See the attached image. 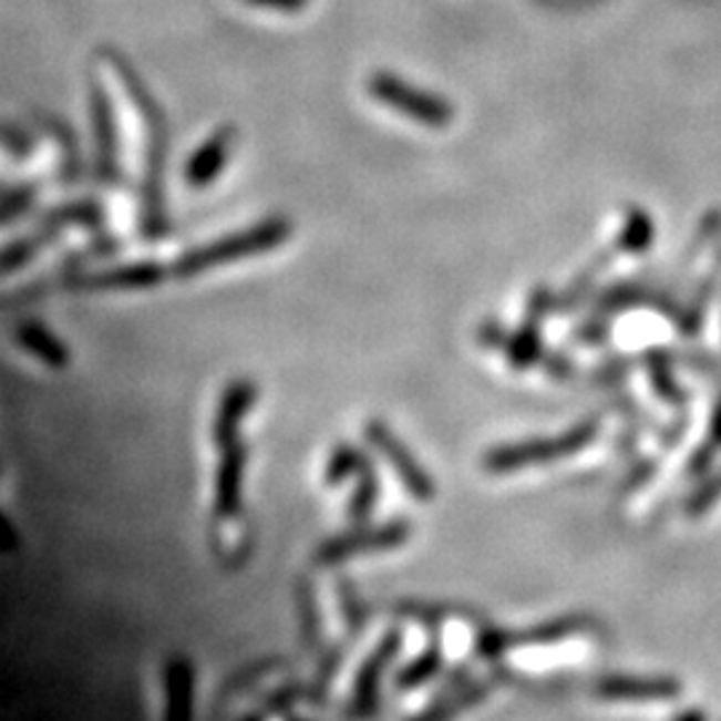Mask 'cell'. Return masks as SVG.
I'll return each mask as SVG.
<instances>
[{"label":"cell","mask_w":721,"mask_h":721,"mask_svg":"<svg viewBox=\"0 0 721 721\" xmlns=\"http://www.w3.org/2000/svg\"><path fill=\"white\" fill-rule=\"evenodd\" d=\"M102 62L113 70L119 78L121 89L126 91L128 102H132L142 121V174H140V236L147 244L164 240L168 236V214H166V161L168 145H172V128H168L166 110L147 86L145 78L134 68V62L123 54L115 45H102L100 49Z\"/></svg>","instance_id":"1"},{"label":"cell","mask_w":721,"mask_h":721,"mask_svg":"<svg viewBox=\"0 0 721 721\" xmlns=\"http://www.w3.org/2000/svg\"><path fill=\"white\" fill-rule=\"evenodd\" d=\"M291 233H295L291 219L284 217V214H272V217L259 219V223L246 227V230L227 233V236L214 238L209 244H200L182 251V255L168 265V272H172V278H177V281L198 278L204 276V272L219 268V265L276 251L278 246H284L286 240L291 238Z\"/></svg>","instance_id":"2"},{"label":"cell","mask_w":721,"mask_h":721,"mask_svg":"<svg viewBox=\"0 0 721 721\" xmlns=\"http://www.w3.org/2000/svg\"><path fill=\"white\" fill-rule=\"evenodd\" d=\"M599 433L601 422L596 418H588L567 428L564 433H558V436L495 444L481 454V471L490 473V476H505V473L526 471V467L558 463V460H567L586 452L588 446L599 439Z\"/></svg>","instance_id":"3"},{"label":"cell","mask_w":721,"mask_h":721,"mask_svg":"<svg viewBox=\"0 0 721 721\" xmlns=\"http://www.w3.org/2000/svg\"><path fill=\"white\" fill-rule=\"evenodd\" d=\"M590 628H594V620H590L588 615H562L554 617V620L524 628V631H505V628L481 626L476 639H473V655H476V660L495 666L511 649L550 647L558 645V641H567L577 634H586Z\"/></svg>","instance_id":"4"},{"label":"cell","mask_w":721,"mask_h":721,"mask_svg":"<svg viewBox=\"0 0 721 721\" xmlns=\"http://www.w3.org/2000/svg\"><path fill=\"white\" fill-rule=\"evenodd\" d=\"M367 89L372 94L374 102L395 110V113L406 115L409 121L420 123L428 128H446L454 121V105L450 100L428 91L414 83L404 81L401 75L391 73V70H374L367 78Z\"/></svg>","instance_id":"5"},{"label":"cell","mask_w":721,"mask_h":721,"mask_svg":"<svg viewBox=\"0 0 721 721\" xmlns=\"http://www.w3.org/2000/svg\"><path fill=\"white\" fill-rule=\"evenodd\" d=\"M412 518L393 516L380 524H353L348 532L329 537L313 550L316 567H337V564L350 562L356 556L385 554L412 540Z\"/></svg>","instance_id":"6"},{"label":"cell","mask_w":721,"mask_h":721,"mask_svg":"<svg viewBox=\"0 0 721 721\" xmlns=\"http://www.w3.org/2000/svg\"><path fill=\"white\" fill-rule=\"evenodd\" d=\"M363 441L369 444V450L385 460L409 497L418 499V503H433L436 499V481L385 420L369 418L363 422Z\"/></svg>","instance_id":"7"},{"label":"cell","mask_w":721,"mask_h":721,"mask_svg":"<svg viewBox=\"0 0 721 721\" xmlns=\"http://www.w3.org/2000/svg\"><path fill=\"white\" fill-rule=\"evenodd\" d=\"M89 113L91 132H94V179L100 187L119 190L123 185L119 121H115L113 96L100 78L89 81Z\"/></svg>","instance_id":"8"},{"label":"cell","mask_w":721,"mask_h":721,"mask_svg":"<svg viewBox=\"0 0 721 721\" xmlns=\"http://www.w3.org/2000/svg\"><path fill=\"white\" fill-rule=\"evenodd\" d=\"M404 649V631L391 628L380 636V641L369 649L367 658L361 660L359 671H356L353 687H350V700L346 708L348 721H372L377 708H380L382 679H385L388 668L393 666L395 658Z\"/></svg>","instance_id":"9"},{"label":"cell","mask_w":721,"mask_h":721,"mask_svg":"<svg viewBox=\"0 0 721 721\" xmlns=\"http://www.w3.org/2000/svg\"><path fill=\"white\" fill-rule=\"evenodd\" d=\"M550 308H554V297L548 286H535L526 300L522 323L511 331L505 346V361L513 372H526L543 359V323Z\"/></svg>","instance_id":"10"},{"label":"cell","mask_w":721,"mask_h":721,"mask_svg":"<svg viewBox=\"0 0 721 721\" xmlns=\"http://www.w3.org/2000/svg\"><path fill=\"white\" fill-rule=\"evenodd\" d=\"M505 673L508 671H505L499 662H495L486 677L471 679L467 684L454 687L450 692H436L431 703L414 713V717H409L406 721H454L457 717H463L465 711H471V708L484 703V700L503 684Z\"/></svg>","instance_id":"11"},{"label":"cell","mask_w":721,"mask_h":721,"mask_svg":"<svg viewBox=\"0 0 721 721\" xmlns=\"http://www.w3.org/2000/svg\"><path fill=\"white\" fill-rule=\"evenodd\" d=\"M594 694L607 703H668L681 694V681L673 677H626L612 673L594 684Z\"/></svg>","instance_id":"12"},{"label":"cell","mask_w":721,"mask_h":721,"mask_svg":"<svg viewBox=\"0 0 721 721\" xmlns=\"http://www.w3.org/2000/svg\"><path fill=\"white\" fill-rule=\"evenodd\" d=\"M246 463H249V450L244 441L219 450V463L214 471V513L219 522L238 518L244 511Z\"/></svg>","instance_id":"13"},{"label":"cell","mask_w":721,"mask_h":721,"mask_svg":"<svg viewBox=\"0 0 721 721\" xmlns=\"http://www.w3.org/2000/svg\"><path fill=\"white\" fill-rule=\"evenodd\" d=\"M257 399L259 391L249 377H238V380L227 382L212 420V444L217 450H225V446L240 441V428H244L246 414L251 412Z\"/></svg>","instance_id":"14"},{"label":"cell","mask_w":721,"mask_h":721,"mask_svg":"<svg viewBox=\"0 0 721 721\" xmlns=\"http://www.w3.org/2000/svg\"><path fill=\"white\" fill-rule=\"evenodd\" d=\"M238 142V128L230 126V123H223L219 128L206 136L204 145L198 147L196 153L187 158L185 172H182V179L190 190H206V187L217 182L219 174L225 172L227 158H230L233 147Z\"/></svg>","instance_id":"15"},{"label":"cell","mask_w":721,"mask_h":721,"mask_svg":"<svg viewBox=\"0 0 721 721\" xmlns=\"http://www.w3.org/2000/svg\"><path fill=\"white\" fill-rule=\"evenodd\" d=\"M196 711V668L187 658L164 666V721H193Z\"/></svg>","instance_id":"16"},{"label":"cell","mask_w":721,"mask_h":721,"mask_svg":"<svg viewBox=\"0 0 721 721\" xmlns=\"http://www.w3.org/2000/svg\"><path fill=\"white\" fill-rule=\"evenodd\" d=\"M38 126L54 140L56 151H60V166H56V179H60V185L62 187L78 185L83 177V155H81V145H78L75 128L54 113L38 115Z\"/></svg>","instance_id":"17"},{"label":"cell","mask_w":721,"mask_h":721,"mask_svg":"<svg viewBox=\"0 0 721 721\" xmlns=\"http://www.w3.org/2000/svg\"><path fill=\"white\" fill-rule=\"evenodd\" d=\"M446 666V652L444 641H441V634L433 631L428 645L414 655L412 660H406V666H401L393 677V687L399 692H414L420 687L436 681L441 673H444Z\"/></svg>","instance_id":"18"},{"label":"cell","mask_w":721,"mask_h":721,"mask_svg":"<svg viewBox=\"0 0 721 721\" xmlns=\"http://www.w3.org/2000/svg\"><path fill=\"white\" fill-rule=\"evenodd\" d=\"M14 342L24 350V353H30L32 359L41 361L43 367L49 369L70 367V348L64 346L60 337L41 321H32V318H28V321L17 323Z\"/></svg>","instance_id":"19"},{"label":"cell","mask_w":721,"mask_h":721,"mask_svg":"<svg viewBox=\"0 0 721 721\" xmlns=\"http://www.w3.org/2000/svg\"><path fill=\"white\" fill-rule=\"evenodd\" d=\"M38 223L54 225L60 230H68V227H83L89 233H102L107 225V212L105 206L96 198H75L68 200V204H56L51 209H45Z\"/></svg>","instance_id":"20"},{"label":"cell","mask_w":721,"mask_h":721,"mask_svg":"<svg viewBox=\"0 0 721 721\" xmlns=\"http://www.w3.org/2000/svg\"><path fill=\"white\" fill-rule=\"evenodd\" d=\"M353 481H356V486H353V492H350L346 518L350 526L369 524V518H372V513L377 511V503H380V495H382L380 473H377L374 460L369 457V454L363 457L359 476H356Z\"/></svg>","instance_id":"21"},{"label":"cell","mask_w":721,"mask_h":721,"mask_svg":"<svg viewBox=\"0 0 721 721\" xmlns=\"http://www.w3.org/2000/svg\"><path fill=\"white\" fill-rule=\"evenodd\" d=\"M62 233L64 230H60V227L38 223L35 230L28 233V236L11 240V244L3 249V257H0V265H3L6 276H11V272H17L19 268H24V265L32 262L45 246L56 244Z\"/></svg>","instance_id":"22"},{"label":"cell","mask_w":721,"mask_h":721,"mask_svg":"<svg viewBox=\"0 0 721 721\" xmlns=\"http://www.w3.org/2000/svg\"><path fill=\"white\" fill-rule=\"evenodd\" d=\"M295 596H297V620H300V636L305 649H310V652L323 649L327 647L323 645V617H321V609H318L313 583H310L308 577L297 580Z\"/></svg>","instance_id":"23"},{"label":"cell","mask_w":721,"mask_h":721,"mask_svg":"<svg viewBox=\"0 0 721 721\" xmlns=\"http://www.w3.org/2000/svg\"><path fill=\"white\" fill-rule=\"evenodd\" d=\"M363 457H367V452H361L359 446L350 444V441L334 444V450H331L327 457V465H323V484H327L329 490H340L346 481L359 476Z\"/></svg>","instance_id":"24"},{"label":"cell","mask_w":721,"mask_h":721,"mask_svg":"<svg viewBox=\"0 0 721 721\" xmlns=\"http://www.w3.org/2000/svg\"><path fill=\"white\" fill-rule=\"evenodd\" d=\"M41 193H43V185L38 179L19 182V185L6 187L3 200H0V219H3V225L17 223V219H22L24 214H30L32 206H35L38 198H41Z\"/></svg>","instance_id":"25"},{"label":"cell","mask_w":721,"mask_h":721,"mask_svg":"<svg viewBox=\"0 0 721 721\" xmlns=\"http://www.w3.org/2000/svg\"><path fill=\"white\" fill-rule=\"evenodd\" d=\"M334 594H337V601H340V617L342 622H346V631L348 636H356L361 634L363 628H367V620H369V609L367 604L361 601L359 590H356L353 580L350 577H337L334 583Z\"/></svg>","instance_id":"26"},{"label":"cell","mask_w":721,"mask_h":721,"mask_svg":"<svg viewBox=\"0 0 721 721\" xmlns=\"http://www.w3.org/2000/svg\"><path fill=\"white\" fill-rule=\"evenodd\" d=\"M719 499H721V467H717L713 473H708V476H703V481L694 486L692 495L687 497L684 503V513L690 518H703L705 513L717 508Z\"/></svg>","instance_id":"27"},{"label":"cell","mask_w":721,"mask_h":721,"mask_svg":"<svg viewBox=\"0 0 721 721\" xmlns=\"http://www.w3.org/2000/svg\"><path fill=\"white\" fill-rule=\"evenodd\" d=\"M508 337H511L508 327H505L503 318L497 316L484 318L476 329V342L484 350H505V346H508Z\"/></svg>","instance_id":"28"},{"label":"cell","mask_w":721,"mask_h":721,"mask_svg":"<svg viewBox=\"0 0 721 721\" xmlns=\"http://www.w3.org/2000/svg\"><path fill=\"white\" fill-rule=\"evenodd\" d=\"M3 140H6V151H9L14 158H28V155L35 151V142H32V134L28 128H22V123L9 121L3 128Z\"/></svg>","instance_id":"29"},{"label":"cell","mask_w":721,"mask_h":721,"mask_svg":"<svg viewBox=\"0 0 721 721\" xmlns=\"http://www.w3.org/2000/svg\"><path fill=\"white\" fill-rule=\"evenodd\" d=\"M540 361H543L545 372L554 377V380H567V377L575 374V363H571L569 356H564L562 350H556V353L543 356Z\"/></svg>","instance_id":"30"},{"label":"cell","mask_w":721,"mask_h":721,"mask_svg":"<svg viewBox=\"0 0 721 721\" xmlns=\"http://www.w3.org/2000/svg\"><path fill=\"white\" fill-rule=\"evenodd\" d=\"M713 460H717V450H713L708 441H703V444L692 452L687 471H690V476H705V471L713 465Z\"/></svg>","instance_id":"31"},{"label":"cell","mask_w":721,"mask_h":721,"mask_svg":"<svg viewBox=\"0 0 721 721\" xmlns=\"http://www.w3.org/2000/svg\"><path fill=\"white\" fill-rule=\"evenodd\" d=\"M249 6H262V9H276L284 14H300L310 0H244Z\"/></svg>","instance_id":"32"},{"label":"cell","mask_w":721,"mask_h":721,"mask_svg":"<svg viewBox=\"0 0 721 721\" xmlns=\"http://www.w3.org/2000/svg\"><path fill=\"white\" fill-rule=\"evenodd\" d=\"M575 340L586 342V346H596V342L607 340V327L599 321H590V323H586V327H580L575 331Z\"/></svg>","instance_id":"33"},{"label":"cell","mask_w":721,"mask_h":721,"mask_svg":"<svg viewBox=\"0 0 721 721\" xmlns=\"http://www.w3.org/2000/svg\"><path fill=\"white\" fill-rule=\"evenodd\" d=\"M708 444L713 446V450H721V401L713 409V418H711V428H708Z\"/></svg>","instance_id":"34"},{"label":"cell","mask_w":721,"mask_h":721,"mask_svg":"<svg viewBox=\"0 0 721 721\" xmlns=\"http://www.w3.org/2000/svg\"><path fill=\"white\" fill-rule=\"evenodd\" d=\"M673 721H708V717L703 711H698V708H690V711H684V713H679L677 719Z\"/></svg>","instance_id":"35"},{"label":"cell","mask_w":721,"mask_h":721,"mask_svg":"<svg viewBox=\"0 0 721 721\" xmlns=\"http://www.w3.org/2000/svg\"><path fill=\"white\" fill-rule=\"evenodd\" d=\"M289 721H308V719H302V717H291V713H289Z\"/></svg>","instance_id":"36"}]
</instances>
